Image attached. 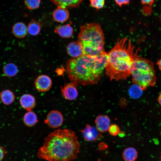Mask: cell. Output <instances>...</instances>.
Instances as JSON below:
<instances>
[{"mask_svg": "<svg viewBox=\"0 0 161 161\" xmlns=\"http://www.w3.org/2000/svg\"><path fill=\"white\" fill-rule=\"evenodd\" d=\"M80 145L73 131L58 129L51 132L45 138L37 156L47 161H72L80 151Z\"/></svg>", "mask_w": 161, "mask_h": 161, "instance_id": "obj_1", "label": "cell"}, {"mask_svg": "<svg viewBox=\"0 0 161 161\" xmlns=\"http://www.w3.org/2000/svg\"><path fill=\"white\" fill-rule=\"evenodd\" d=\"M107 61V53L105 51L97 55H84L71 58L66 64L68 78L76 86L97 84L105 68Z\"/></svg>", "mask_w": 161, "mask_h": 161, "instance_id": "obj_2", "label": "cell"}, {"mask_svg": "<svg viewBox=\"0 0 161 161\" xmlns=\"http://www.w3.org/2000/svg\"><path fill=\"white\" fill-rule=\"evenodd\" d=\"M130 39L119 38L107 53L106 73L111 80H125L131 75L132 65L138 55Z\"/></svg>", "mask_w": 161, "mask_h": 161, "instance_id": "obj_3", "label": "cell"}, {"mask_svg": "<svg viewBox=\"0 0 161 161\" xmlns=\"http://www.w3.org/2000/svg\"><path fill=\"white\" fill-rule=\"evenodd\" d=\"M78 38L77 41L85 55H97L104 51V35L99 24L91 23L81 26Z\"/></svg>", "mask_w": 161, "mask_h": 161, "instance_id": "obj_4", "label": "cell"}, {"mask_svg": "<svg viewBox=\"0 0 161 161\" xmlns=\"http://www.w3.org/2000/svg\"><path fill=\"white\" fill-rule=\"evenodd\" d=\"M132 82L143 90L154 86L156 81L153 62L137 55L131 68Z\"/></svg>", "mask_w": 161, "mask_h": 161, "instance_id": "obj_5", "label": "cell"}, {"mask_svg": "<svg viewBox=\"0 0 161 161\" xmlns=\"http://www.w3.org/2000/svg\"><path fill=\"white\" fill-rule=\"evenodd\" d=\"M64 121L62 114L57 110H53L47 114L44 120L45 123L52 128H57L62 125Z\"/></svg>", "mask_w": 161, "mask_h": 161, "instance_id": "obj_6", "label": "cell"}, {"mask_svg": "<svg viewBox=\"0 0 161 161\" xmlns=\"http://www.w3.org/2000/svg\"><path fill=\"white\" fill-rule=\"evenodd\" d=\"M52 81L50 78L46 75L38 76L35 81L36 89L39 91L44 92L48 91L51 87Z\"/></svg>", "mask_w": 161, "mask_h": 161, "instance_id": "obj_7", "label": "cell"}, {"mask_svg": "<svg viewBox=\"0 0 161 161\" xmlns=\"http://www.w3.org/2000/svg\"><path fill=\"white\" fill-rule=\"evenodd\" d=\"M81 131L85 140L87 141H96L101 139L102 137V134L96 128L89 124H87Z\"/></svg>", "mask_w": 161, "mask_h": 161, "instance_id": "obj_8", "label": "cell"}, {"mask_svg": "<svg viewBox=\"0 0 161 161\" xmlns=\"http://www.w3.org/2000/svg\"><path fill=\"white\" fill-rule=\"evenodd\" d=\"M61 92L64 98L66 100H73L76 99L78 95L75 85L72 82L69 83L61 87Z\"/></svg>", "mask_w": 161, "mask_h": 161, "instance_id": "obj_9", "label": "cell"}, {"mask_svg": "<svg viewBox=\"0 0 161 161\" xmlns=\"http://www.w3.org/2000/svg\"><path fill=\"white\" fill-rule=\"evenodd\" d=\"M95 122L97 130L100 132L104 133L108 130L110 120L108 116L100 115L96 117Z\"/></svg>", "mask_w": 161, "mask_h": 161, "instance_id": "obj_10", "label": "cell"}, {"mask_svg": "<svg viewBox=\"0 0 161 161\" xmlns=\"http://www.w3.org/2000/svg\"><path fill=\"white\" fill-rule=\"evenodd\" d=\"M67 54L73 58H76L85 55L80 44L77 41L69 43L66 48Z\"/></svg>", "mask_w": 161, "mask_h": 161, "instance_id": "obj_11", "label": "cell"}, {"mask_svg": "<svg viewBox=\"0 0 161 161\" xmlns=\"http://www.w3.org/2000/svg\"><path fill=\"white\" fill-rule=\"evenodd\" d=\"M20 103L21 106L27 112L31 111L35 107L36 101L35 97L32 95L25 94L20 98Z\"/></svg>", "mask_w": 161, "mask_h": 161, "instance_id": "obj_12", "label": "cell"}, {"mask_svg": "<svg viewBox=\"0 0 161 161\" xmlns=\"http://www.w3.org/2000/svg\"><path fill=\"white\" fill-rule=\"evenodd\" d=\"M57 7L67 9L78 7L83 0H49Z\"/></svg>", "mask_w": 161, "mask_h": 161, "instance_id": "obj_13", "label": "cell"}, {"mask_svg": "<svg viewBox=\"0 0 161 161\" xmlns=\"http://www.w3.org/2000/svg\"><path fill=\"white\" fill-rule=\"evenodd\" d=\"M52 16L55 21L58 22L63 23L69 18V13L67 9L58 7L53 12Z\"/></svg>", "mask_w": 161, "mask_h": 161, "instance_id": "obj_14", "label": "cell"}, {"mask_svg": "<svg viewBox=\"0 0 161 161\" xmlns=\"http://www.w3.org/2000/svg\"><path fill=\"white\" fill-rule=\"evenodd\" d=\"M54 32L64 38H71L73 34L72 27L69 24L63 25H58L54 30Z\"/></svg>", "mask_w": 161, "mask_h": 161, "instance_id": "obj_15", "label": "cell"}, {"mask_svg": "<svg viewBox=\"0 0 161 161\" xmlns=\"http://www.w3.org/2000/svg\"><path fill=\"white\" fill-rule=\"evenodd\" d=\"M12 31L14 35L18 38L24 37L28 33L27 27L22 22H17L14 24Z\"/></svg>", "mask_w": 161, "mask_h": 161, "instance_id": "obj_16", "label": "cell"}, {"mask_svg": "<svg viewBox=\"0 0 161 161\" xmlns=\"http://www.w3.org/2000/svg\"><path fill=\"white\" fill-rule=\"evenodd\" d=\"M23 120L25 125L29 127L33 126L38 122L36 114L32 111H28L25 114Z\"/></svg>", "mask_w": 161, "mask_h": 161, "instance_id": "obj_17", "label": "cell"}, {"mask_svg": "<svg viewBox=\"0 0 161 161\" xmlns=\"http://www.w3.org/2000/svg\"><path fill=\"white\" fill-rule=\"evenodd\" d=\"M0 97L2 102L5 105H9L14 101L15 96L14 93L9 90H5L0 94Z\"/></svg>", "mask_w": 161, "mask_h": 161, "instance_id": "obj_18", "label": "cell"}, {"mask_svg": "<svg viewBox=\"0 0 161 161\" xmlns=\"http://www.w3.org/2000/svg\"><path fill=\"white\" fill-rule=\"evenodd\" d=\"M122 155L125 161H135L137 157L138 153L134 148L129 147L124 150Z\"/></svg>", "mask_w": 161, "mask_h": 161, "instance_id": "obj_19", "label": "cell"}, {"mask_svg": "<svg viewBox=\"0 0 161 161\" xmlns=\"http://www.w3.org/2000/svg\"><path fill=\"white\" fill-rule=\"evenodd\" d=\"M41 29L40 23L35 19H32L28 24V32L31 35L35 36L40 32Z\"/></svg>", "mask_w": 161, "mask_h": 161, "instance_id": "obj_20", "label": "cell"}, {"mask_svg": "<svg viewBox=\"0 0 161 161\" xmlns=\"http://www.w3.org/2000/svg\"><path fill=\"white\" fill-rule=\"evenodd\" d=\"M3 72L6 76L13 77L17 74L18 69L15 64L10 63L4 66L3 68Z\"/></svg>", "mask_w": 161, "mask_h": 161, "instance_id": "obj_21", "label": "cell"}, {"mask_svg": "<svg viewBox=\"0 0 161 161\" xmlns=\"http://www.w3.org/2000/svg\"><path fill=\"white\" fill-rule=\"evenodd\" d=\"M142 91L138 85L134 84L130 87L129 92L131 97L134 99H137L142 95Z\"/></svg>", "mask_w": 161, "mask_h": 161, "instance_id": "obj_22", "label": "cell"}, {"mask_svg": "<svg viewBox=\"0 0 161 161\" xmlns=\"http://www.w3.org/2000/svg\"><path fill=\"white\" fill-rule=\"evenodd\" d=\"M40 0H24V3L29 10H32L38 8L41 3Z\"/></svg>", "mask_w": 161, "mask_h": 161, "instance_id": "obj_23", "label": "cell"}, {"mask_svg": "<svg viewBox=\"0 0 161 161\" xmlns=\"http://www.w3.org/2000/svg\"><path fill=\"white\" fill-rule=\"evenodd\" d=\"M90 5L97 10L103 8L104 5L105 0H89Z\"/></svg>", "mask_w": 161, "mask_h": 161, "instance_id": "obj_24", "label": "cell"}, {"mask_svg": "<svg viewBox=\"0 0 161 161\" xmlns=\"http://www.w3.org/2000/svg\"><path fill=\"white\" fill-rule=\"evenodd\" d=\"M108 130L109 134L113 136L117 135L120 131L119 127L117 125L115 124H112L110 125Z\"/></svg>", "mask_w": 161, "mask_h": 161, "instance_id": "obj_25", "label": "cell"}, {"mask_svg": "<svg viewBox=\"0 0 161 161\" xmlns=\"http://www.w3.org/2000/svg\"><path fill=\"white\" fill-rule=\"evenodd\" d=\"M116 4L120 7L123 5L128 4L130 0H114Z\"/></svg>", "mask_w": 161, "mask_h": 161, "instance_id": "obj_26", "label": "cell"}, {"mask_svg": "<svg viewBox=\"0 0 161 161\" xmlns=\"http://www.w3.org/2000/svg\"><path fill=\"white\" fill-rule=\"evenodd\" d=\"M140 1L142 4L150 6L152 5L154 1V0H140Z\"/></svg>", "mask_w": 161, "mask_h": 161, "instance_id": "obj_27", "label": "cell"}, {"mask_svg": "<svg viewBox=\"0 0 161 161\" xmlns=\"http://www.w3.org/2000/svg\"><path fill=\"white\" fill-rule=\"evenodd\" d=\"M99 148L101 150H103L106 149L107 148V145L103 143H100L99 145Z\"/></svg>", "mask_w": 161, "mask_h": 161, "instance_id": "obj_28", "label": "cell"}, {"mask_svg": "<svg viewBox=\"0 0 161 161\" xmlns=\"http://www.w3.org/2000/svg\"><path fill=\"white\" fill-rule=\"evenodd\" d=\"M126 100L125 99L123 98L121 99L120 101V103L121 106L123 107H126L127 105V102H126Z\"/></svg>", "mask_w": 161, "mask_h": 161, "instance_id": "obj_29", "label": "cell"}, {"mask_svg": "<svg viewBox=\"0 0 161 161\" xmlns=\"http://www.w3.org/2000/svg\"><path fill=\"white\" fill-rule=\"evenodd\" d=\"M4 153L3 148L0 146V161H1L3 158Z\"/></svg>", "mask_w": 161, "mask_h": 161, "instance_id": "obj_30", "label": "cell"}, {"mask_svg": "<svg viewBox=\"0 0 161 161\" xmlns=\"http://www.w3.org/2000/svg\"><path fill=\"white\" fill-rule=\"evenodd\" d=\"M159 69L161 71V58L158 60L157 63Z\"/></svg>", "mask_w": 161, "mask_h": 161, "instance_id": "obj_31", "label": "cell"}, {"mask_svg": "<svg viewBox=\"0 0 161 161\" xmlns=\"http://www.w3.org/2000/svg\"><path fill=\"white\" fill-rule=\"evenodd\" d=\"M119 136L120 137H123L125 134V133L123 131H120L119 134Z\"/></svg>", "mask_w": 161, "mask_h": 161, "instance_id": "obj_32", "label": "cell"}, {"mask_svg": "<svg viewBox=\"0 0 161 161\" xmlns=\"http://www.w3.org/2000/svg\"><path fill=\"white\" fill-rule=\"evenodd\" d=\"M159 103L161 106V93L159 95L158 99Z\"/></svg>", "mask_w": 161, "mask_h": 161, "instance_id": "obj_33", "label": "cell"}, {"mask_svg": "<svg viewBox=\"0 0 161 161\" xmlns=\"http://www.w3.org/2000/svg\"></svg>", "mask_w": 161, "mask_h": 161, "instance_id": "obj_34", "label": "cell"}]
</instances>
